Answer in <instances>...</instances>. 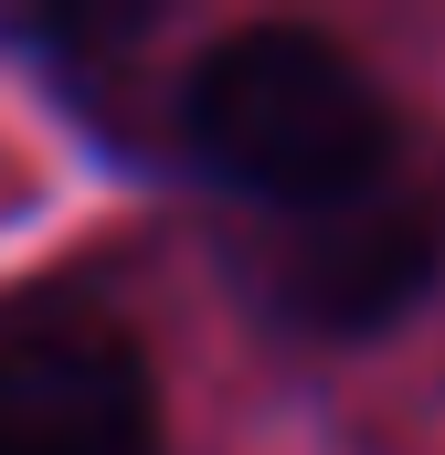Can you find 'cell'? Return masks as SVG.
Wrapping results in <instances>:
<instances>
[{"mask_svg": "<svg viewBox=\"0 0 445 455\" xmlns=\"http://www.w3.org/2000/svg\"><path fill=\"white\" fill-rule=\"evenodd\" d=\"M0 455H159V371L107 297H0Z\"/></svg>", "mask_w": 445, "mask_h": 455, "instance_id": "obj_2", "label": "cell"}, {"mask_svg": "<svg viewBox=\"0 0 445 455\" xmlns=\"http://www.w3.org/2000/svg\"><path fill=\"white\" fill-rule=\"evenodd\" d=\"M435 265H445L435 212L392 180V191H371V202H350V212L265 223V243L244 254V286H255V307H265L276 329H297V339H371V329H392V318L425 307Z\"/></svg>", "mask_w": 445, "mask_h": 455, "instance_id": "obj_3", "label": "cell"}, {"mask_svg": "<svg viewBox=\"0 0 445 455\" xmlns=\"http://www.w3.org/2000/svg\"><path fill=\"white\" fill-rule=\"evenodd\" d=\"M170 138L202 180L255 202L265 223H308L392 191V107L371 64L297 21L202 43L191 75L170 85Z\"/></svg>", "mask_w": 445, "mask_h": 455, "instance_id": "obj_1", "label": "cell"}]
</instances>
